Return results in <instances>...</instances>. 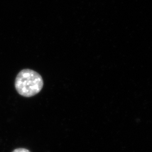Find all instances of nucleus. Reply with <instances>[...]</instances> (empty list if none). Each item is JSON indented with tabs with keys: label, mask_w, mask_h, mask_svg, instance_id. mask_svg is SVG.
Returning a JSON list of instances; mask_svg holds the SVG:
<instances>
[{
	"label": "nucleus",
	"mask_w": 152,
	"mask_h": 152,
	"mask_svg": "<svg viewBox=\"0 0 152 152\" xmlns=\"http://www.w3.org/2000/svg\"><path fill=\"white\" fill-rule=\"evenodd\" d=\"M44 86L42 77L35 71L23 69L16 77L15 87L19 94L24 97H32L41 91Z\"/></svg>",
	"instance_id": "f257e3e1"
},
{
	"label": "nucleus",
	"mask_w": 152,
	"mask_h": 152,
	"mask_svg": "<svg viewBox=\"0 0 152 152\" xmlns=\"http://www.w3.org/2000/svg\"><path fill=\"white\" fill-rule=\"evenodd\" d=\"M12 152H31L27 149L25 148H17L14 150Z\"/></svg>",
	"instance_id": "f03ea898"
}]
</instances>
